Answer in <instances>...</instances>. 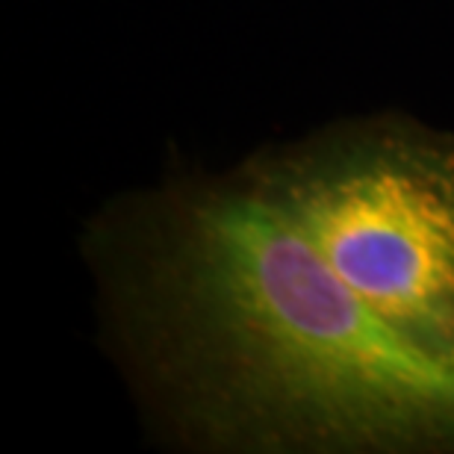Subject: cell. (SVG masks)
<instances>
[{
  "mask_svg": "<svg viewBox=\"0 0 454 454\" xmlns=\"http://www.w3.org/2000/svg\"><path fill=\"white\" fill-rule=\"evenodd\" d=\"M98 257L124 348L189 440L454 446V366L389 331L248 168L127 207Z\"/></svg>",
  "mask_w": 454,
  "mask_h": 454,
  "instance_id": "1",
  "label": "cell"
},
{
  "mask_svg": "<svg viewBox=\"0 0 454 454\" xmlns=\"http://www.w3.org/2000/svg\"><path fill=\"white\" fill-rule=\"evenodd\" d=\"M248 171L389 331L454 366V142L363 124Z\"/></svg>",
  "mask_w": 454,
  "mask_h": 454,
  "instance_id": "2",
  "label": "cell"
}]
</instances>
